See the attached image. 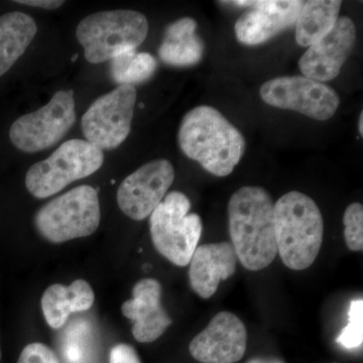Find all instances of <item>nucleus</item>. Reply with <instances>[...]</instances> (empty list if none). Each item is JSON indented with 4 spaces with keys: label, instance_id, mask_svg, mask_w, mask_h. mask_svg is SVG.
<instances>
[{
    "label": "nucleus",
    "instance_id": "nucleus-17",
    "mask_svg": "<svg viewBox=\"0 0 363 363\" xmlns=\"http://www.w3.org/2000/svg\"><path fill=\"white\" fill-rule=\"evenodd\" d=\"M94 301L95 294L90 284L84 279H76L70 286H50L43 294L40 305L48 325L52 329H60L71 314L87 311Z\"/></svg>",
    "mask_w": 363,
    "mask_h": 363
},
{
    "label": "nucleus",
    "instance_id": "nucleus-20",
    "mask_svg": "<svg viewBox=\"0 0 363 363\" xmlns=\"http://www.w3.org/2000/svg\"><path fill=\"white\" fill-rule=\"evenodd\" d=\"M340 0H310L304 2L296 21V40L301 47H310L325 37L339 18Z\"/></svg>",
    "mask_w": 363,
    "mask_h": 363
},
{
    "label": "nucleus",
    "instance_id": "nucleus-2",
    "mask_svg": "<svg viewBox=\"0 0 363 363\" xmlns=\"http://www.w3.org/2000/svg\"><path fill=\"white\" fill-rule=\"evenodd\" d=\"M178 142L186 157L216 177L230 175L247 150L242 133L220 111L206 105L185 114Z\"/></svg>",
    "mask_w": 363,
    "mask_h": 363
},
{
    "label": "nucleus",
    "instance_id": "nucleus-6",
    "mask_svg": "<svg viewBox=\"0 0 363 363\" xmlns=\"http://www.w3.org/2000/svg\"><path fill=\"white\" fill-rule=\"evenodd\" d=\"M191 202L179 191L166 195L150 216V236L157 252L172 264L186 267L198 247L203 230L199 215L189 213Z\"/></svg>",
    "mask_w": 363,
    "mask_h": 363
},
{
    "label": "nucleus",
    "instance_id": "nucleus-21",
    "mask_svg": "<svg viewBox=\"0 0 363 363\" xmlns=\"http://www.w3.org/2000/svg\"><path fill=\"white\" fill-rule=\"evenodd\" d=\"M157 62L149 52L128 51L111 60L112 80L119 85H135L145 82L157 71Z\"/></svg>",
    "mask_w": 363,
    "mask_h": 363
},
{
    "label": "nucleus",
    "instance_id": "nucleus-18",
    "mask_svg": "<svg viewBox=\"0 0 363 363\" xmlns=\"http://www.w3.org/2000/svg\"><path fill=\"white\" fill-rule=\"evenodd\" d=\"M197 26V21L191 18H180L168 26L159 48L160 59L169 66L197 65L205 51L204 43L196 33Z\"/></svg>",
    "mask_w": 363,
    "mask_h": 363
},
{
    "label": "nucleus",
    "instance_id": "nucleus-9",
    "mask_svg": "<svg viewBox=\"0 0 363 363\" xmlns=\"http://www.w3.org/2000/svg\"><path fill=\"white\" fill-rule=\"evenodd\" d=\"M135 86L119 85L95 100L82 117L86 140L97 149L116 150L131 130L136 102Z\"/></svg>",
    "mask_w": 363,
    "mask_h": 363
},
{
    "label": "nucleus",
    "instance_id": "nucleus-22",
    "mask_svg": "<svg viewBox=\"0 0 363 363\" xmlns=\"http://www.w3.org/2000/svg\"><path fill=\"white\" fill-rule=\"evenodd\" d=\"M363 341V300L352 301L348 311V324L339 334L336 342L346 350H357Z\"/></svg>",
    "mask_w": 363,
    "mask_h": 363
},
{
    "label": "nucleus",
    "instance_id": "nucleus-10",
    "mask_svg": "<svg viewBox=\"0 0 363 363\" xmlns=\"http://www.w3.org/2000/svg\"><path fill=\"white\" fill-rule=\"evenodd\" d=\"M259 94L264 104L319 121L330 119L340 104L333 88L305 76L271 79L262 85Z\"/></svg>",
    "mask_w": 363,
    "mask_h": 363
},
{
    "label": "nucleus",
    "instance_id": "nucleus-15",
    "mask_svg": "<svg viewBox=\"0 0 363 363\" xmlns=\"http://www.w3.org/2000/svg\"><path fill=\"white\" fill-rule=\"evenodd\" d=\"M162 286L155 279H143L133 289V298L121 306L124 317L133 323V335L138 342L150 343L161 337L172 319L162 306Z\"/></svg>",
    "mask_w": 363,
    "mask_h": 363
},
{
    "label": "nucleus",
    "instance_id": "nucleus-7",
    "mask_svg": "<svg viewBox=\"0 0 363 363\" xmlns=\"http://www.w3.org/2000/svg\"><path fill=\"white\" fill-rule=\"evenodd\" d=\"M104 154L84 140L62 143L54 152L35 162L26 175V187L38 199L57 194L73 182L89 177L101 168Z\"/></svg>",
    "mask_w": 363,
    "mask_h": 363
},
{
    "label": "nucleus",
    "instance_id": "nucleus-16",
    "mask_svg": "<svg viewBox=\"0 0 363 363\" xmlns=\"http://www.w3.org/2000/svg\"><path fill=\"white\" fill-rule=\"evenodd\" d=\"M236 264L238 255L230 242L200 245L190 260L189 279L193 291L203 298H211L219 283L233 276Z\"/></svg>",
    "mask_w": 363,
    "mask_h": 363
},
{
    "label": "nucleus",
    "instance_id": "nucleus-12",
    "mask_svg": "<svg viewBox=\"0 0 363 363\" xmlns=\"http://www.w3.org/2000/svg\"><path fill=\"white\" fill-rule=\"evenodd\" d=\"M228 4L252 7L241 14L234 26L238 40L247 45L264 44L293 26L304 6V1L301 0L229 1Z\"/></svg>",
    "mask_w": 363,
    "mask_h": 363
},
{
    "label": "nucleus",
    "instance_id": "nucleus-4",
    "mask_svg": "<svg viewBox=\"0 0 363 363\" xmlns=\"http://www.w3.org/2000/svg\"><path fill=\"white\" fill-rule=\"evenodd\" d=\"M149 21L140 11L118 9L86 16L76 30L91 64L104 63L123 52L135 51L147 39Z\"/></svg>",
    "mask_w": 363,
    "mask_h": 363
},
{
    "label": "nucleus",
    "instance_id": "nucleus-23",
    "mask_svg": "<svg viewBox=\"0 0 363 363\" xmlns=\"http://www.w3.org/2000/svg\"><path fill=\"white\" fill-rule=\"evenodd\" d=\"M344 238L352 252L363 250V207L360 203H352L346 208L343 216Z\"/></svg>",
    "mask_w": 363,
    "mask_h": 363
},
{
    "label": "nucleus",
    "instance_id": "nucleus-19",
    "mask_svg": "<svg viewBox=\"0 0 363 363\" xmlns=\"http://www.w3.org/2000/svg\"><path fill=\"white\" fill-rule=\"evenodd\" d=\"M37 32V23L28 14L13 11L0 16V77L25 54Z\"/></svg>",
    "mask_w": 363,
    "mask_h": 363
},
{
    "label": "nucleus",
    "instance_id": "nucleus-25",
    "mask_svg": "<svg viewBox=\"0 0 363 363\" xmlns=\"http://www.w3.org/2000/svg\"><path fill=\"white\" fill-rule=\"evenodd\" d=\"M109 363H142L133 346L121 343L114 346L109 354Z\"/></svg>",
    "mask_w": 363,
    "mask_h": 363
},
{
    "label": "nucleus",
    "instance_id": "nucleus-29",
    "mask_svg": "<svg viewBox=\"0 0 363 363\" xmlns=\"http://www.w3.org/2000/svg\"><path fill=\"white\" fill-rule=\"evenodd\" d=\"M0 359H1V348H0Z\"/></svg>",
    "mask_w": 363,
    "mask_h": 363
},
{
    "label": "nucleus",
    "instance_id": "nucleus-1",
    "mask_svg": "<svg viewBox=\"0 0 363 363\" xmlns=\"http://www.w3.org/2000/svg\"><path fill=\"white\" fill-rule=\"evenodd\" d=\"M229 234L238 259L248 271L266 269L278 255L274 203L266 189L240 188L228 203Z\"/></svg>",
    "mask_w": 363,
    "mask_h": 363
},
{
    "label": "nucleus",
    "instance_id": "nucleus-11",
    "mask_svg": "<svg viewBox=\"0 0 363 363\" xmlns=\"http://www.w3.org/2000/svg\"><path fill=\"white\" fill-rule=\"evenodd\" d=\"M175 180V169L168 160H155L126 177L117 190V204L126 216L143 220L166 197Z\"/></svg>",
    "mask_w": 363,
    "mask_h": 363
},
{
    "label": "nucleus",
    "instance_id": "nucleus-5",
    "mask_svg": "<svg viewBox=\"0 0 363 363\" xmlns=\"http://www.w3.org/2000/svg\"><path fill=\"white\" fill-rule=\"evenodd\" d=\"M100 218L96 189L82 185L40 208L35 215V226L45 240L63 243L92 235Z\"/></svg>",
    "mask_w": 363,
    "mask_h": 363
},
{
    "label": "nucleus",
    "instance_id": "nucleus-26",
    "mask_svg": "<svg viewBox=\"0 0 363 363\" xmlns=\"http://www.w3.org/2000/svg\"><path fill=\"white\" fill-rule=\"evenodd\" d=\"M16 4H25V6L39 7V9L54 11L63 6L65 2L59 0H16Z\"/></svg>",
    "mask_w": 363,
    "mask_h": 363
},
{
    "label": "nucleus",
    "instance_id": "nucleus-8",
    "mask_svg": "<svg viewBox=\"0 0 363 363\" xmlns=\"http://www.w3.org/2000/svg\"><path fill=\"white\" fill-rule=\"evenodd\" d=\"M74 90H61L38 111L18 117L11 126L9 138L26 154L42 152L61 142L76 123Z\"/></svg>",
    "mask_w": 363,
    "mask_h": 363
},
{
    "label": "nucleus",
    "instance_id": "nucleus-14",
    "mask_svg": "<svg viewBox=\"0 0 363 363\" xmlns=\"http://www.w3.org/2000/svg\"><path fill=\"white\" fill-rule=\"evenodd\" d=\"M247 332L240 318L219 312L189 345L191 355L201 363H235L245 357Z\"/></svg>",
    "mask_w": 363,
    "mask_h": 363
},
{
    "label": "nucleus",
    "instance_id": "nucleus-28",
    "mask_svg": "<svg viewBox=\"0 0 363 363\" xmlns=\"http://www.w3.org/2000/svg\"><path fill=\"white\" fill-rule=\"evenodd\" d=\"M363 114L362 111L360 113L359 121H358V131H359L360 135H363Z\"/></svg>",
    "mask_w": 363,
    "mask_h": 363
},
{
    "label": "nucleus",
    "instance_id": "nucleus-24",
    "mask_svg": "<svg viewBox=\"0 0 363 363\" xmlns=\"http://www.w3.org/2000/svg\"><path fill=\"white\" fill-rule=\"evenodd\" d=\"M18 363H60L56 353L44 343L28 344L21 351Z\"/></svg>",
    "mask_w": 363,
    "mask_h": 363
},
{
    "label": "nucleus",
    "instance_id": "nucleus-3",
    "mask_svg": "<svg viewBox=\"0 0 363 363\" xmlns=\"http://www.w3.org/2000/svg\"><path fill=\"white\" fill-rule=\"evenodd\" d=\"M274 227L278 253L294 271L314 264L324 235V221L316 202L298 191L281 196L274 204Z\"/></svg>",
    "mask_w": 363,
    "mask_h": 363
},
{
    "label": "nucleus",
    "instance_id": "nucleus-13",
    "mask_svg": "<svg viewBox=\"0 0 363 363\" xmlns=\"http://www.w3.org/2000/svg\"><path fill=\"white\" fill-rule=\"evenodd\" d=\"M357 43V28L348 16H339L333 28L318 40L298 61L305 77L318 82H328L340 73Z\"/></svg>",
    "mask_w": 363,
    "mask_h": 363
},
{
    "label": "nucleus",
    "instance_id": "nucleus-27",
    "mask_svg": "<svg viewBox=\"0 0 363 363\" xmlns=\"http://www.w3.org/2000/svg\"><path fill=\"white\" fill-rule=\"evenodd\" d=\"M247 363H285L277 357H255L250 359Z\"/></svg>",
    "mask_w": 363,
    "mask_h": 363
}]
</instances>
